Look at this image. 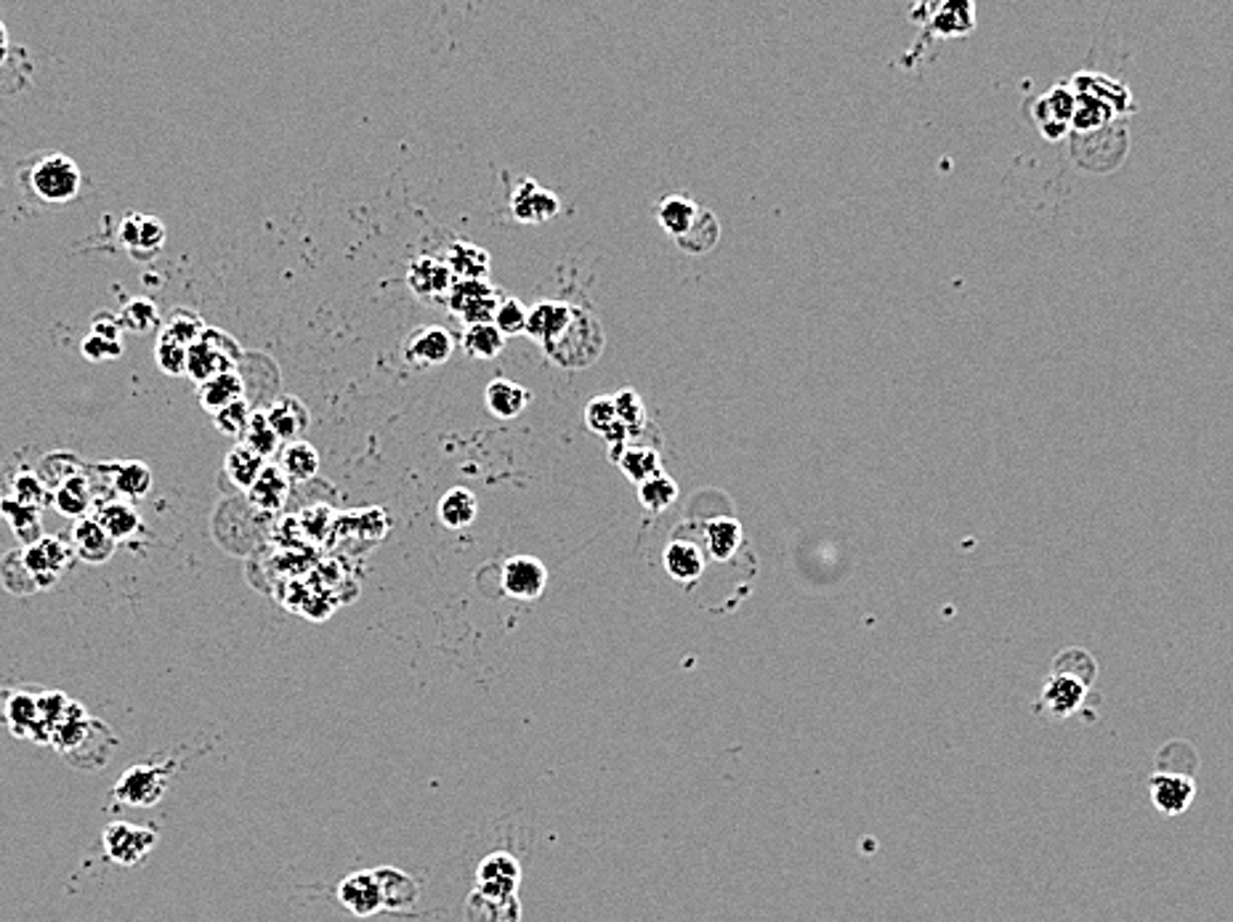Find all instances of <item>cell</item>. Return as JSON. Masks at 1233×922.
Here are the masks:
<instances>
[{
  "label": "cell",
  "instance_id": "cell-1",
  "mask_svg": "<svg viewBox=\"0 0 1233 922\" xmlns=\"http://www.w3.org/2000/svg\"><path fill=\"white\" fill-rule=\"evenodd\" d=\"M51 744L77 771H101L118 750V737L107 723L91 718L77 702H70L67 716L53 731Z\"/></svg>",
  "mask_w": 1233,
  "mask_h": 922
},
{
  "label": "cell",
  "instance_id": "cell-2",
  "mask_svg": "<svg viewBox=\"0 0 1233 922\" xmlns=\"http://www.w3.org/2000/svg\"><path fill=\"white\" fill-rule=\"evenodd\" d=\"M603 346H607V335H603L598 316L588 307H575L572 303V316L566 322V327L553 340H548L542 346V351H546V357L551 359L555 368L585 370L598 362V357L603 354Z\"/></svg>",
  "mask_w": 1233,
  "mask_h": 922
},
{
  "label": "cell",
  "instance_id": "cell-3",
  "mask_svg": "<svg viewBox=\"0 0 1233 922\" xmlns=\"http://www.w3.org/2000/svg\"><path fill=\"white\" fill-rule=\"evenodd\" d=\"M20 181L38 203L64 205L75 200L83 189V170L64 152L40 155L20 168Z\"/></svg>",
  "mask_w": 1233,
  "mask_h": 922
},
{
  "label": "cell",
  "instance_id": "cell-4",
  "mask_svg": "<svg viewBox=\"0 0 1233 922\" xmlns=\"http://www.w3.org/2000/svg\"><path fill=\"white\" fill-rule=\"evenodd\" d=\"M242 359V349L235 338L222 327H207L197 344L189 346L187 354V375L194 383H205L211 378L235 372Z\"/></svg>",
  "mask_w": 1233,
  "mask_h": 922
},
{
  "label": "cell",
  "instance_id": "cell-5",
  "mask_svg": "<svg viewBox=\"0 0 1233 922\" xmlns=\"http://www.w3.org/2000/svg\"><path fill=\"white\" fill-rule=\"evenodd\" d=\"M173 774V763H136L133 768L115 781L112 803L128 805V809H149L160 803L168 790V777Z\"/></svg>",
  "mask_w": 1233,
  "mask_h": 922
},
{
  "label": "cell",
  "instance_id": "cell-6",
  "mask_svg": "<svg viewBox=\"0 0 1233 922\" xmlns=\"http://www.w3.org/2000/svg\"><path fill=\"white\" fill-rule=\"evenodd\" d=\"M157 840H160V835H157L155 827H139V824H128V822L107 824L101 835L107 859L112 861V864L125 866V870L142 864V861L155 851Z\"/></svg>",
  "mask_w": 1233,
  "mask_h": 922
},
{
  "label": "cell",
  "instance_id": "cell-7",
  "mask_svg": "<svg viewBox=\"0 0 1233 922\" xmlns=\"http://www.w3.org/2000/svg\"><path fill=\"white\" fill-rule=\"evenodd\" d=\"M24 561H27L29 572H33L35 583L40 590L53 588L59 583V577L70 570L75 561V551H72L70 540L59 535H43L38 542L22 548Z\"/></svg>",
  "mask_w": 1233,
  "mask_h": 922
},
{
  "label": "cell",
  "instance_id": "cell-8",
  "mask_svg": "<svg viewBox=\"0 0 1233 922\" xmlns=\"http://www.w3.org/2000/svg\"><path fill=\"white\" fill-rule=\"evenodd\" d=\"M118 237L133 261H152L168 240V229H165L163 218L152 216V213L131 211L120 221Z\"/></svg>",
  "mask_w": 1233,
  "mask_h": 922
},
{
  "label": "cell",
  "instance_id": "cell-9",
  "mask_svg": "<svg viewBox=\"0 0 1233 922\" xmlns=\"http://www.w3.org/2000/svg\"><path fill=\"white\" fill-rule=\"evenodd\" d=\"M0 723H3L16 739H29V742L35 744H48L40 726L38 694L0 688Z\"/></svg>",
  "mask_w": 1233,
  "mask_h": 922
},
{
  "label": "cell",
  "instance_id": "cell-10",
  "mask_svg": "<svg viewBox=\"0 0 1233 922\" xmlns=\"http://www.w3.org/2000/svg\"><path fill=\"white\" fill-rule=\"evenodd\" d=\"M453 349H455V338L450 330L439 325H423V327H415L412 333L407 335L405 346H402V357H405V362L410 364V368L426 370L447 362Z\"/></svg>",
  "mask_w": 1233,
  "mask_h": 922
},
{
  "label": "cell",
  "instance_id": "cell-11",
  "mask_svg": "<svg viewBox=\"0 0 1233 922\" xmlns=\"http://www.w3.org/2000/svg\"><path fill=\"white\" fill-rule=\"evenodd\" d=\"M407 285L415 296L423 303H447L450 290H453L455 277L450 272L444 259H433V255H418L407 268Z\"/></svg>",
  "mask_w": 1233,
  "mask_h": 922
},
{
  "label": "cell",
  "instance_id": "cell-12",
  "mask_svg": "<svg viewBox=\"0 0 1233 922\" xmlns=\"http://www.w3.org/2000/svg\"><path fill=\"white\" fill-rule=\"evenodd\" d=\"M500 583H503V590L511 598H518V601H535V598H540L542 590H546L548 570L542 561L532 559V555H514V559H508L503 564Z\"/></svg>",
  "mask_w": 1233,
  "mask_h": 922
},
{
  "label": "cell",
  "instance_id": "cell-13",
  "mask_svg": "<svg viewBox=\"0 0 1233 922\" xmlns=\"http://www.w3.org/2000/svg\"><path fill=\"white\" fill-rule=\"evenodd\" d=\"M522 864L511 853H490L476 872V890L487 896H516Z\"/></svg>",
  "mask_w": 1233,
  "mask_h": 922
},
{
  "label": "cell",
  "instance_id": "cell-14",
  "mask_svg": "<svg viewBox=\"0 0 1233 922\" xmlns=\"http://www.w3.org/2000/svg\"><path fill=\"white\" fill-rule=\"evenodd\" d=\"M1088 692V686H1082V683L1074 681L1069 675L1050 673L1045 686H1042L1040 707L1055 718H1069L1074 713L1082 710Z\"/></svg>",
  "mask_w": 1233,
  "mask_h": 922
},
{
  "label": "cell",
  "instance_id": "cell-15",
  "mask_svg": "<svg viewBox=\"0 0 1233 922\" xmlns=\"http://www.w3.org/2000/svg\"><path fill=\"white\" fill-rule=\"evenodd\" d=\"M1151 803L1157 805L1159 814L1164 816H1181L1186 814L1188 805L1194 803L1196 787L1192 777H1177V774H1153L1149 779Z\"/></svg>",
  "mask_w": 1233,
  "mask_h": 922
},
{
  "label": "cell",
  "instance_id": "cell-16",
  "mask_svg": "<svg viewBox=\"0 0 1233 922\" xmlns=\"http://www.w3.org/2000/svg\"><path fill=\"white\" fill-rule=\"evenodd\" d=\"M511 213H514L516 221L522 224H542L559 213V197H555L553 192H548V189H542L537 181L524 179L522 184L514 189Z\"/></svg>",
  "mask_w": 1233,
  "mask_h": 922
},
{
  "label": "cell",
  "instance_id": "cell-17",
  "mask_svg": "<svg viewBox=\"0 0 1233 922\" xmlns=\"http://www.w3.org/2000/svg\"><path fill=\"white\" fill-rule=\"evenodd\" d=\"M338 901L354 914V918H372L378 909H383L381 885L375 872H354L338 885Z\"/></svg>",
  "mask_w": 1233,
  "mask_h": 922
},
{
  "label": "cell",
  "instance_id": "cell-18",
  "mask_svg": "<svg viewBox=\"0 0 1233 922\" xmlns=\"http://www.w3.org/2000/svg\"><path fill=\"white\" fill-rule=\"evenodd\" d=\"M70 546L72 551H75V559L85 561V564H107L109 559L115 555V548H118V542L112 540L107 532L101 529V524L96 522L94 516L88 518H81V522H75V527H72V535H70Z\"/></svg>",
  "mask_w": 1233,
  "mask_h": 922
},
{
  "label": "cell",
  "instance_id": "cell-19",
  "mask_svg": "<svg viewBox=\"0 0 1233 922\" xmlns=\"http://www.w3.org/2000/svg\"><path fill=\"white\" fill-rule=\"evenodd\" d=\"M266 418L283 444L303 439V433H307L311 423L309 407L298 396H279V399H274L272 407L266 410Z\"/></svg>",
  "mask_w": 1233,
  "mask_h": 922
},
{
  "label": "cell",
  "instance_id": "cell-20",
  "mask_svg": "<svg viewBox=\"0 0 1233 922\" xmlns=\"http://www.w3.org/2000/svg\"><path fill=\"white\" fill-rule=\"evenodd\" d=\"M378 885H381L383 909L388 912H410L420 899V885L412 875L396 870V866H381L375 870Z\"/></svg>",
  "mask_w": 1233,
  "mask_h": 922
},
{
  "label": "cell",
  "instance_id": "cell-21",
  "mask_svg": "<svg viewBox=\"0 0 1233 922\" xmlns=\"http://www.w3.org/2000/svg\"><path fill=\"white\" fill-rule=\"evenodd\" d=\"M246 494H248L250 505H255V511L277 513V511L285 508V503H288L290 481H288V476L283 474V468L266 463L264 474L255 479V484L250 487Z\"/></svg>",
  "mask_w": 1233,
  "mask_h": 922
},
{
  "label": "cell",
  "instance_id": "cell-22",
  "mask_svg": "<svg viewBox=\"0 0 1233 922\" xmlns=\"http://www.w3.org/2000/svg\"><path fill=\"white\" fill-rule=\"evenodd\" d=\"M484 402H487V410H490L494 418L511 420L524 412V407L532 402V394H529L522 383L508 381V378H494L484 391Z\"/></svg>",
  "mask_w": 1233,
  "mask_h": 922
},
{
  "label": "cell",
  "instance_id": "cell-23",
  "mask_svg": "<svg viewBox=\"0 0 1233 922\" xmlns=\"http://www.w3.org/2000/svg\"><path fill=\"white\" fill-rule=\"evenodd\" d=\"M665 570L670 577L681 585H692L702 577L705 570V553L697 542L692 540H673L665 548Z\"/></svg>",
  "mask_w": 1233,
  "mask_h": 922
},
{
  "label": "cell",
  "instance_id": "cell-24",
  "mask_svg": "<svg viewBox=\"0 0 1233 922\" xmlns=\"http://www.w3.org/2000/svg\"><path fill=\"white\" fill-rule=\"evenodd\" d=\"M197 399H200V405H203L205 412L216 415V412H222L224 407L246 399V381H242V375L237 370L224 372V375H216V378H211V381L200 383Z\"/></svg>",
  "mask_w": 1233,
  "mask_h": 922
},
{
  "label": "cell",
  "instance_id": "cell-25",
  "mask_svg": "<svg viewBox=\"0 0 1233 922\" xmlns=\"http://www.w3.org/2000/svg\"><path fill=\"white\" fill-rule=\"evenodd\" d=\"M444 264H447L455 279H487L492 259L484 248L466 240H455L447 248V253H444Z\"/></svg>",
  "mask_w": 1233,
  "mask_h": 922
},
{
  "label": "cell",
  "instance_id": "cell-26",
  "mask_svg": "<svg viewBox=\"0 0 1233 922\" xmlns=\"http://www.w3.org/2000/svg\"><path fill=\"white\" fill-rule=\"evenodd\" d=\"M466 922H522V903L516 896H487L474 890L466 903Z\"/></svg>",
  "mask_w": 1233,
  "mask_h": 922
},
{
  "label": "cell",
  "instance_id": "cell-27",
  "mask_svg": "<svg viewBox=\"0 0 1233 922\" xmlns=\"http://www.w3.org/2000/svg\"><path fill=\"white\" fill-rule=\"evenodd\" d=\"M94 518L115 542L131 540L142 529V516L133 508V503H125V500H107V503H101L96 508Z\"/></svg>",
  "mask_w": 1233,
  "mask_h": 922
},
{
  "label": "cell",
  "instance_id": "cell-28",
  "mask_svg": "<svg viewBox=\"0 0 1233 922\" xmlns=\"http://www.w3.org/2000/svg\"><path fill=\"white\" fill-rule=\"evenodd\" d=\"M570 316H572V303H561V301L537 303L535 309H529L527 335L540 346H546L548 340H553L555 335L566 327Z\"/></svg>",
  "mask_w": 1233,
  "mask_h": 922
},
{
  "label": "cell",
  "instance_id": "cell-29",
  "mask_svg": "<svg viewBox=\"0 0 1233 922\" xmlns=\"http://www.w3.org/2000/svg\"><path fill=\"white\" fill-rule=\"evenodd\" d=\"M612 460L636 487L649 481L651 476L662 474V457L655 447H646V444H627L625 450L612 455Z\"/></svg>",
  "mask_w": 1233,
  "mask_h": 922
},
{
  "label": "cell",
  "instance_id": "cell-30",
  "mask_svg": "<svg viewBox=\"0 0 1233 922\" xmlns=\"http://www.w3.org/2000/svg\"><path fill=\"white\" fill-rule=\"evenodd\" d=\"M53 505H57V511L62 513V516H70V518H88V511L96 505V494H94V487H91V479H88V471L75 476V479L64 481L59 490H53Z\"/></svg>",
  "mask_w": 1233,
  "mask_h": 922
},
{
  "label": "cell",
  "instance_id": "cell-31",
  "mask_svg": "<svg viewBox=\"0 0 1233 922\" xmlns=\"http://www.w3.org/2000/svg\"><path fill=\"white\" fill-rule=\"evenodd\" d=\"M279 468L288 476L290 484H303L320 474V452L311 447L307 439H298V442L285 444L279 452Z\"/></svg>",
  "mask_w": 1233,
  "mask_h": 922
},
{
  "label": "cell",
  "instance_id": "cell-32",
  "mask_svg": "<svg viewBox=\"0 0 1233 922\" xmlns=\"http://www.w3.org/2000/svg\"><path fill=\"white\" fill-rule=\"evenodd\" d=\"M152 490V471L149 466L142 460H123L115 463L112 471V492L118 494V500L125 503H136L149 494Z\"/></svg>",
  "mask_w": 1233,
  "mask_h": 922
},
{
  "label": "cell",
  "instance_id": "cell-33",
  "mask_svg": "<svg viewBox=\"0 0 1233 922\" xmlns=\"http://www.w3.org/2000/svg\"><path fill=\"white\" fill-rule=\"evenodd\" d=\"M264 468H266L264 457H261L259 452L246 447L242 442L235 444V447L227 452V460H224V474H227L231 484L242 492H248L250 487L255 484V479L264 474Z\"/></svg>",
  "mask_w": 1233,
  "mask_h": 922
},
{
  "label": "cell",
  "instance_id": "cell-34",
  "mask_svg": "<svg viewBox=\"0 0 1233 922\" xmlns=\"http://www.w3.org/2000/svg\"><path fill=\"white\" fill-rule=\"evenodd\" d=\"M742 546V524L737 518L720 516L705 524V548L710 559L729 561Z\"/></svg>",
  "mask_w": 1233,
  "mask_h": 922
},
{
  "label": "cell",
  "instance_id": "cell-35",
  "mask_svg": "<svg viewBox=\"0 0 1233 922\" xmlns=\"http://www.w3.org/2000/svg\"><path fill=\"white\" fill-rule=\"evenodd\" d=\"M436 513L444 527L466 529L474 524L476 513H479V503H476V494L471 490L453 487V490H447V494H442Z\"/></svg>",
  "mask_w": 1233,
  "mask_h": 922
},
{
  "label": "cell",
  "instance_id": "cell-36",
  "mask_svg": "<svg viewBox=\"0 0 1233 922\" xmlns=\"http://www.w3.org/2000/svg\"><path fill=\"white\" fill-rule=\"evenodd\" d=\"M718 240H720L718 216L713 211H707V207H699L694 224L689 226L686 235H681L679 240H675V246L689 255H705L718 246Z\"/></svg>",
  "mask_w": 1233,
  "mask_h": 922
},
{
  "label": "cell",
  "instance_id": "cell-37",
  "mask_svg": "<svg viewBox=\"0 0 1233 922\" xmlns=\"http://www.w3.org/2000/svg\"><path fill=\"white\" fill-rule=\"evenodd\" d=\"M699 205L694 203L689 194H668L665 200H659L657 205V221L662 224V229L668 231L673 240H679L681 235H686L689 226L697 218Z\"/></svg>",
  "mask_w": 1233,
  "mask_h": 922
},
{
  "label": "cell",
  "instance_id": "cell-38",
  "mask_svg": "<svg viewBox=\"0 0 1233 922\" xmlns=\"http://www.w3.org/2000/svg\"><path fill=\"white\" fill-rule=\"evenodd\" d=\"M0 585L14 596L40 594L38 583H35L27 561H24L22 548H14V551H9L3 559H0Z\"/></svg>",
  "mask_w": 1233,
  "mask_h": 922
},
{
  "label": "cell",
  "instance_id": "cell-39",
  "mask_svg": "<svg viewBox=\"0 0 1233 922\" xmlns=\"http://www.w3.org/2000/svg\"><path fill=\"white\" fill-rule=\"evenodd\" d=\"M0 513H3V518L11 524L14 535L22 540V548L33 546V542H38L43 537L38 511L29 508V505H24L14 498H0Z\"/></svg>",
  "mask_w": 1233,
  "mask_h": 922
},
{
  "label": "cell",
  "instance_id": "cell-40",
  "mask_svg": "<svg viewBox=\"0 0 1233 922\" xmlns=\"http://www.w3.org/2000/svg\"><path fill=\"white\" fill-rule=\"evenodd\" d=\"M85 471H88V468L83 466L81 457L72 455V452L57 450V452H48V455L43 457L38 476L43 479V484H46L48 490L53 492V490H59L64 481L75 479V476H81Z\"/></svg>",
  "mask_w": 1233,
  "mask_h": 922
},
{
  "label": "cell",
  "instance_id": "cell-41",
  "mask_svg": "<svg viewBox=\"0 0 1233 922\" xmlns=\"http://www.w3.org/2000/svg\"><path fill=\"white\" fill-rule=\"evenodd\" d=\"M463 349H466L468 357L474 359H494L500 351L505 349V335L500 333L498 327L492 325H474V327H466V333H463Z\"/></svg>",
  "mask_w": 1233,
  "mask_h": 922
},
{
  "label": "cell",
  "instance_id": "cell-42",
  "mask_svg": "<svg viewBox=\"0 0 1233 922\" xmlns=\"http://www.w3.org/2000/svg\"><path fill=\"white\" fill-rule=\"evenodd\" d=\"M240 442L253 452H259L264 460H268L272 455H277V452H283V447H285V444L279 442L277 433H274L272 423H268L266 410H253V418H250L248 429H246V433H242Z\"/></svg>",
  "mask_w": 1233,
  "mask_h": 922
},
{
  "label": "cell",
  "instance_id": "cell-43",
  "mask_svg": "<svg viewBox=\"0 0 1233 922\" xmlns=\"http://www.w3.org/2000/svg\"><path fill=\"white\" fill-rule=\"evenodd\" d=\"M118 320L123 330H131V333H149L160 322V311H157V303L149 301V298L133 296L120 307Z\"/></svg>",
  "mask_w": 1233,
  "mask_h": 922
},
{
  "label": "cell",
  "instance_id": "cell-44",
  "mask_svg": "<svg viewBox=\"0 0 1233 922\" xmlns=\"http://www.w3.org/2000/svg\"><path fill=\"white\" fill-rule=\"evenodd\" d=\"M1050 673L1069 675V678H1074V681H1079L1082 686L1090 688L1098 678V664H1096V659H1092L1090 651L1066 649L1053 659V670H1050Z\"/></svg>",
  "mask_w": 1233,
  "mask_h": 922
},
{
  "label": "cell",
  "instance_id": "cell-45",
  "mask_svg": "<svg viewBox=\"0 0 1233 922\" xmlns=\"http://www.w3.org/2000/svg\"><path fill=\"white\" fill-rule=\"evenodd\" d=\"M207 330V325L203 322V316L197 314V311L192 309H173L170 311V316L165 320V325L160 333L168 335V338L179 340V344H184L187 349L192 344H197L200 338H203V333Z\"/></svg>",
  "mask_w": 1233,
  "mask_h": 922
},
{
  "label": "cell",
  "instance_id": "cell-46",
  "mask_svg": "<svg viewBox=\"0 0 1233 922\" xmlns=\"http://www.w3.org/2000/svg\"><path fill=\"white\" fill-rule=\"evenodd\" d=\"M1199 766L1196 750L1188 742H1170L1159 750L1157 755V771L1159 774H1177V777H1192Z\"/></svg>",
  "mask_w": 1233,
  "mask_h": 922
},
{
  "label": "cell",
  "instance_id": "cell-47",
  "mask_svg": "<svg viewBox=\"0 0 1233 922\" xmlns=\"http://www.w3.org/2000/svg\"><path fill=\"white\" fill-rule=\"evenodd\" d=\"M675 498H679V484H675L668 474L651 476L649 481H644V484L638 487L641 505L651 513L668 511L670 505L675 503Z\"/></svg>",
  "mask_w": 1233,
  "mask_h": 922
},
{
  "label": "cell",
  "instance_id": "cell-48",
  "mask_svg": "<svg viewBox=\"0 0 1233 922\" xmlns=\"http://www.w3.org/2000/svg\"><path fill=\"white\" fill-rule=\"evenodd\" d=\"M494 292H498V287L487 283V279H455L453 290H450L447 296V309L453 311L455 316H460L463 311H468L474 303L494 296Z\"/></svg>",
  "mask_w": 1233,
  "mask_h": 922
},
{
  "label": "cell",
  "instance_id": "cell-49",
  "mask_svg": "<svg viewBox=\"0 0 1233 922\" xmlns=\"http://www.w3.org/2000/svg\"><path fill=\"white\" fill-rule=\"evenodd\" d=\"M612 399H614L616 420H620V423L625 426L631 436H636V433H641V431L646 429V420H649V415H646L644 399H641L636 391H633V388H622V391H616Z\"/></svg>",
  "mask_w": 1233,
  "mask_h": 922
},
{
  "label": "cell",
  "instance_id": "cell-50",
  "mask_svg": "<svg viewBox=\"0 0 1233 922\" xmlns=\"http://www.w3.org/2000/svg\"><path fill=\"white\" fill-rule=\"evenodd\" d=\"M527 320H529V309L524 307L518 298L503 296V301H500V309H498V314H494L492 325L498 327L500 333L505 335V338H514V335L527 333Z\"/></svg>",
  "mask_w": 1233,
  "mask_h": 922
},
{
  "label": "cell",
  "instance_id": "cell-51",
  "mask_svg": "<svg viewBox=\"0 0 1233 922\" xmlns=\"http://www.w3.org/2000/svg\"><path fill=\"white\" fill-rule=\"evenodd\" d=\"M187 354L189 349L184 344H179V340L168 338V335L160 333V338H157V346H155V359H157V368H160L165 375H187Z\"/></svg>",
  "mask_w": 1233,
  "mask_h": 922
},
{
  "label": "cell",
  "instance_id": "cell-52",
  "mask_svg": "<svg viewBox=\"0 0 1233 922\" xmlns=\"http://www.w3.org/2000/svg\"><path fill=\"white\" fill-rule=\"evenodd\" d=\"M250 418H253V407L248 405V399H240V402H235V405L224 407L222 412L213 415V423H216L218 431L227 433V436L242 439V433H246Z\"/></svg>",
  "mask_w": 1233,
  "mask_h": 922
},
{
  "label": "cell",
  "instance_id": "cell-53",
  "mask_svg": "<svg viewBox=\"0 0 1233 922\" xmlns=\"http://www.w3.org/2000/svg\"><path fill=\"white\" fill-rule=\"evenodd\" d=\"M48 487L43 484V479L38 474L33 471H24L22 476H16L14 481V500H20V503L29 505V508L40 511L43 505L48 503Z\"/></svg>",
  "mask_w": 1233,
  "mask_h": 922
},
{
  "label": "cell",
  "instance_id": "cell-54",
  "mask_svg": "<svg viewBox=\"0 0 1233 922\" xmlns=\"http://www.w3.org/2000/svg\"><path fill=\"white\" fill-rule=\"evenodd\" d=\"M83 357H88L91 362H112V359L123 357V340H109L101 335L88 333L81 344Z\"/></svg>",
  "mask_w": 1233,
  "mask_h": 922
},
{
  "label": "cell",
  "instance_id": "cell-55",
  "mask_svg": "<svg viewBox=\"0 0 1233 922\" xmlns=\"http://www.w3.org/2000/svg\"><path fill=\"white\" fill-rule=\"evenodd\" d=\"M88 333L94 335H101V338H109V340H123V325H120L118 314H96L94 322H91V330Z\"/></svg>",
  "mask_w": 1233,
  "mask_h": 922
},
{
  "label": "cell",
  "instance_id": "cell-56",
  "mask_svg": "<svg viewBox=\"0 0 1233 922\" xmlns=\"http://www.w3.org/2000/svg\"><path fill=\"white\" fill-rule=\"evenodd\" d=\"M9 57H11V38L3 20H0V67L9 62Z\"/></svg>",
  "mask_w": 1233,
  "mask_h": 922
},
{
  "label": "cell",
  "instance_id": "cell-57",
  "mask_svg": "<svg viewBox=\"0 0 1233 922\" xmlns=\"http://www.w3.org/2000/svg\"><path fill=\"white\" fill-rule=\"evenodd\" d=\"M0 187H3V179H0Z\"/></svg>",
  "mask_w": 1233,
  "mask_h": 922
}]
</instances>
